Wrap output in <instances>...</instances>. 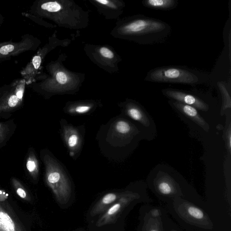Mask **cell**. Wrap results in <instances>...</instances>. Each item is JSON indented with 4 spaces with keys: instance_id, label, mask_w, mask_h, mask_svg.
Returning <instances> with one entry per match:
<instances>
[{
    "instance_id": "1",
    "label": "cell",
    "mask_w": 231,
    "mask_h": 231,
    "mask_svg": "<svg viewBox=\"0 0 231 231\" xmlns=\"http://www.w3.org/2000/svg\"><path fill=\"white\" fill-rule=\"evenodd\" d=\"M122 31L141 44H152L165 40L171 27L163 21L141 15L128 23Z\"/></svg>"
},
{
    "instance_id": "2",
    "label": "cell",
    "mask_w": 231,
    "mask_h": 231,
    "mask_svg": "<svg viewBox=\"0 0 231 231\" xmlns=\"http://www.w3.org/2000/svg\"><path fill=\"white\" fill-rule=\"evenodd\" d=\"M46 168L45 179L56 201L64 205L70 201L72 194L71 181L59 163L48 155L44 157Z\"/></svg>"
},
{
    "instance_id": "3",
    "label": "cell",
    "mask_w": 231,
    "mask_h": 231,
    "mask_svg": "<svg viewBox=\"0 0 231 231\" xmlns=\"http://www.w3.org/2000/svg\"><path fill=\"white\" fill-rule=\"evenodd\" d=\"M182 199L177 198L169 202L173 213L187 224L204 229H212L213 224L209 216L197 207Z\"/></svg>"
},
{
    "instance_id": "4",
    "label": "cell",
    "mask_w": 231,
    "mask_h": 231,
    "mask_svg": "<svg viewBox=\"0 0 231 231\" xmlns=\"http://www.w3.org/2000/svg\"><path fill=\"white\" fill-rule=\"evenodd\" d=\"M145 80L159 83L195 84L199 81L197 76L181 68L162 67L148 72Z\"/></svg>"
},
{
    "instance_id": "5",
    "label": "cell",
    "mask_w": 231,
    "mask_h": 231,
    "mask_svg": "<svg viewBox=\"0 0 231 231\" xmlns=\"http://www.w3.org/2000/svg\"><path fill=\"white\" fill-rule=\"evenodd\" d=\"M140 199V195L132 192H124L123 195L107 209L105 212L99 216L96 222L98 227L113 224L118 221L125 211L128 207L138 202Z\"/></svg>"
},
{
    "instance_id": "6",
    "label": "cell",
    "mask_w": 231,
    "mask_h": 231,
    "mask_svg": "<svg viewBox=\"0 0 231 231\" xmlns=\"http://www.w3.org/2000/svg\"><path fill=\"white\" fill-rule=\"evenodd\" d=\"M0 199V231H27L8 203Z\"/></svg>"
},
{
    "instance_id": "7",
    "label": "cell",
    "mask_w": 231,
    "mask_h": 231,
    "mask_svg": "<svg viewBox=\"0 0 231 231\" xmlns=\"http://www.w3.org/2000/svg\"><path fill=\"white\" fill-rule=\"evenodd\" d=\"M163 94L177 102L192 106L202 111H207L208 106L203 101L192 94L175 89L167 88L163 90Z\"/></svg>"
},
{
    "instance_id": "8",
    "label": "cell",
    "mask_w": 231,
    "mask_h": 231,
    "mask_svg": "<svg viewBox=\"0 0 231 231\" xmlns=\"http://www.w3.org/2000/svg\"><path fill=\"white\" fill-rule=\"evenodd\" d=\"M62 133L64 141L72 157L79 153L82 146V139L77 128L71 125H64Z\"/></svg>"
},
{
    "instance_id": "9",
    "label": "cell",
    "mask_w": 231,
    "mask_h": 231,
    "mask_svg": "<svg viewBox=\"0 0 231 231\" xmlns=\"http://www.w3.org/2000/svg\"><path fill=\"white\" fill-rule=\"evenodd\" d=\"M161 215L157 209L146 210L141 218L139 231H164Z\"/></svg>"
},
{
    "instance_id": "10",
    "label": "cell",
    "mask_w": 231,
    "mask_h": 231,
    "mask_svg": "<svg viewBox=\"0 0 231 231\" xmlns=\"http://www.w3.org/2000/svg\"><path fill=\"white\" fill-rule=\"evenodd\" d=\"M124 193V192H110L103 195L90 209L89 217L94 218L102 214L116 202L123 195Z\"/></svg>"
},
{
    "instance_id": "11",
    "label": "cell",
    "mask_w": 231,
    "mask_h": 231,
    "mask_svg": "<svg viewBox=\"0 0 231 231\" xmlns=\"http://www.w3.org/2000/svg\"><path fill=\"white\" fill-rule=\"evenodd\" d=\"M143 5L149 8L160 10H171L175 8L178 5L177 0H145Z\"/></svg>"
},
{
    "instance_id": "12",
    "label": "cell",
    "mask_w": 231,
    "mask_h": 231,
    "mask_svg": "<svg viewBox=\"0 0 231 231\" xmlns=\"http://www.w3.org/2000/svg\"><path fill=\"white\" fill-rule=\"evenodd\" d=\"M173 103L178 109H179L186 115L191 118L193 120L196 121L201 126H203L205 128V127L206 123L200 116L196 108L192 106L185 105L178 102H173Z\"/></svg>"
},
{
    "instance_id": "13",
    "label": "cell",
    "mask_w": 231,
    "mask_h": 231,
    "mask_svg": "<svg viewBox=\"0 0 231 231\" xmlns=\"http://www.w3.org/2000/svg\"><path fill=\"white\" fill-rule=\"evenodd\" d=\"M26 167L29 173L34 179H37L39 175V166L38 161L33 153L29 155L27 160Z\"/></svg>"
},
{
    "instance_id": "14",
    "label": "cell",
    "mask_w": 231,
    "mask_h": 231,
    "mask_svg": "<svg viewBox=\"0 0 231 231\" xmlns=\"http://www.w3.org/2000/svg\"><path fill=\"white\" fill-rule=\"evenodd\" d=\"M126 113L129 117L136 121L143 123L145 121V116L139 107L133 104L127 106Z\"/></svg>"
},
{
    "instance_id": "15",
    "label": "cell",
    "mask_w": 231,
    "mask_h": 231,
    "mask_svg": "<svg viewBox=\"0 0 231 231\" xmlns=\"http://www.w3.org/2000/svg\"><path fill=\"white\" fill-rule=\"evenodd\" d=\"M114 128L115 132L120 135H127L132 130L131 125L124 120H120L116 122Z\"/></svg>"
},
{
    "instance_id": "16",
    "label": "cell",
    "mask_w": 231,
    "mask_h": 231,
    "mask_svg": "<svg viewBox=\"0 0 231 231\" xmlns=\"http://www.w3.org/2000/svg\"><path fill=\"white\" fill-rule=\"evenodd\" d=\"M93 108V106L87 104L76 105L69 107L67 113L70 114H85L89 113Z\"/></svg>"
},
{
    "instance_id": "17",
    "label": "cell",
    "mask_w": 231,
    "mask_h": 231,
    "mask_svg": "<svg viewBox=\"0 0 231 231\" xmlns=\"http://www.w3.org/2000/svg\"><path fill=\"white\" fill-rule=\"evenodd\" d=\"M12 182L14 188L16 191V193L21 198L27 201L30 200V196L29 195L26 189L19 181L15 179L14 178L12 180Z\"/></svg>"
},
{
    "instance_id": "18",
    "label": "cell",
    "mask_w": 231,
    "mask_h": 231,
    "mask_svg": "<svg viewBox=\"0 0 231 231\" xmlns=\"http://www.w3.org/2000/svg\"><path fill=\"white\" fill-rule=\"evenodd\" d=\"M42 9L51 12H55L61 9V6L56 2H48L42 4Z\"/></svg>"
},
{
    "instance_id": "19",
    "label": "cell",
    "mask_w": 231,
    "mask_h": 231,
    "mask_svg": "<svg viewBox=\"0 0 231 231\" xmlns=\"http://www.w3.org/2000/svg\"><path fill=\"white\" fill-rule=\"evenodd\" d=\"M20 99H19L16 95H13L10 96L7 101V105L1 108L0 111L8 110L9 109L14 108L19 104Z\"/></svg>"
},
{
    "instance_id": "20",
    "label": "cell",
    "mask_w": 231,
    "mask_h": 231,
    "mask_svg": "<svg viewBox=\"0 0 231 231\" xmlns=\"http://www.w3.org/2000/svg\"><path fill=\"white\" fill-rule=\"evenodd\" d=\"M56 77L57 82L61 85H64L67 82V76L63 72H58L56 74Z\"/></svg>"
},
{
    "instance_id": "21",
    "label": "cell",
    "mask_w": 231,
    "mask_h": 231,
    "mask_svg": "<svg viewBox=\"0 0 231 231\" xmlns=\"http://www.w3.org/2000/svg\"><path fill=\"white\" fill-rule=\"evenodd\" d=\"M100 53L103 57L108 59H112L114 57L113 53L107 48H102L100 49Z\"/></svg>"
},
{
    "instance_id": "22",
    "label": "cell",
    "mask_w": 231,
    "mask_h": 231,
    "mask_svg": "<svg viewBox=\"0 0 231 231\" xmlns=\"http://www.w3.org/2000/svg\"><path fill=\"white\" fill-rule=\"evenodd\" d=\"M14 49V47L12 45H7L3 46L0 49V53L1 54L7 55L13 51Z\"/></svg>"
},
{
    "instance_id": "23",
    "label": "cell",
    "mask_w": 231,
    "mask_h": 231,
    "mask_svg": "<svg viewBox=\"0 0 231 231\" xmlns=\"http://www.w3.org/2000/svg\"><path fill=\"white\" fill-rule=\"evenodd\" d=\"M6 135V128L5 126L0 124V142H2L4 140Z\"/></svg>"
},
{
    "instance_id": "24",
    "label": "cell",
    "mask_w": 231,
    "mask_h": 231,
    "mask_svg": "<svg viewBox=\"0 0 231 231\" xmlns=\"http://www.w3.org/2000/svg\"><path fill=\"white\" fill-rule=\"evenodd\" d=\"M41 59L40 56H35L33 59V63L34 67L36 69H38L40 66Z\"/></svg>"
},
{
    "instance_id": "25",
    "label": "cell",
    "mask_w": 231,
    "mask_h": 231,
    "mask_svg": "<svg viewBox=\"0 0 231 231\" xmlns=\"http://www.w3.org/2000/svg\"><path fill=\"white\" fill-rule=\"evenodd\" d=\"M16 95H17L18 98H19L20 99H22L23 95V92L22 90H19L16 93Z\"/></svg>"
},
{
    "instance_id": "26",
    "label": "cell",
    "mask_w": 231,
    "mask_h": 231,
    "mask_svg": "<svg viewBox=\"0 0 231 231\" xmlns=\"http://www.w3.org/2000/svg\"><path fill=\"white\" fill-rule=\"evenodd\" d=\"M96 1L100 3V4H102V5H107L109 2V1H106V0H97Z\"/></svg>"
},
{
    "instance_id": "27",
    "label": "cell",
    "mask_w": 231,
    "mask_h": 231,
    "mask_svg": "<svg viewBox=\"0 0 231 231\" xmlns=\"http://www.w3.org/2000/svg\"><path fill=\"white\" fill-rule=\"evenodd\" d=\"M84 231V230H82V229H80V230H78V231Z\"/></svg>"
}]
</instances>
